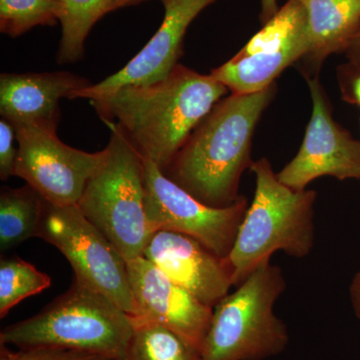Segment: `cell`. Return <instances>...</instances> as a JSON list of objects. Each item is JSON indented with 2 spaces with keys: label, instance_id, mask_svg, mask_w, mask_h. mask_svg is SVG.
Masks as SVG:
<instances>
[{
  "label": "cell",
  "instance_id": "cell-1",
  "mask_svg": "<svg viewBox=\"0 0 360 360\" xmlns=\"http://www.w3.org/2000/svg\"><path fill=\"white\" fill-rule=\"evenodd\" d=\"M227 91L212 75L179 63L155 84L122 87L90 103L103 122H115L141 156L165 172Z\"/></svg>",
  "mask_w": 360,
  "mask_h": 360
},
{
  "label": "cell",
  "instance_id": "cell-2",
  "mask_svg": "<svg viewBox=\"0 0 360 360\" xmlns=\"http://www.w3.org/2000/svg\"><path fill=\"white\" fill-rule=\"evenodd\" d=\"M276 84L262 91L232 94L215 104L180 148L165 174L212 207H227L241 198L239 182L251 167L255 127L276 94Z\"/></svg>",
  "mask_w": 360,
  "mask_h": 360
},
{
  "label": "cell",
  "instance_id": "cell-3",
  "mask_svg": "<svg viewBox=\"0 0 360 360\" xmlns=\"http://www.w3.org/2000/svg\"><path fill=\"white\" fill-rule=\"evenodd\" d=\"M255 191L226 262L238 288L276 251L304 258L314 250L316 191H295L277 177L266 158L253 161Z\"/></svg>",
  "mask_w": 360,
  "mask_h": 360
},
{
  "label": "cell",
  "instance_id": "cell-4",
  "mask_svg": "<svg viewBox=\"0 0 360 360\" xmlns=\"http://www.w3.org/2000/svg\"><path fill=\"white\" fill-rule=\"evenodd\" d=\"M134 333L131 315L75 277L70 290L39 314L2 329L0 345L63 348L125 360Z\"/></svg>",
  "mask_w": 360,
  "mask_h": 360
},
{
  "label": "cell",
  "instance_id": "cell-5",
  "mask_svg": "<svg viewBox=\"0 0 360 360\" xmlns=\"http://www.w3.org/2000/svg\"><path fill=\"white\" fill-rule=\"evenodd\" d=\"M285 290L281 267L270 262L258 267L215 305L201 360H265L283 354L290 335L274 305Z\"/></svg>",
  "mask_w": 360,
  "mask_h": 360
},
{
  "label": "cell",
  "instance_id": "cell-6",
  "mask_svg": "<svg viewBox=\"0 0 360 360\" xmlns=\"http://www.w3.org/2000/svg\"><path fill=\"white\" fill-rule=\"evenodd\" d=\"M103 122L110 130L105 158L77 205L129 260L142 257L155 234L146 217L143 160L115 122Z\"/></svg>",
  "mask_w": 360,
  "mask_h": 360
},
{
  "label": "cell",
  "instance_id": "cell-7",
  "mask_svg": "<svg viewBox=\"0 0 360 360\" xmlns=\"http://www.w3.org/2000/svg\"><path fill=\"white\" fill-rule=\"evenodd\" d=\"M37 238L65 255L75 278L103 293L131 316L134 314L127 259L78 205L46 202Z\"/></svg>",
  "mask_w": 360,
  "mask_h": 360
},
{
  "label": "cell",
  "instance_id": "cell-8",
  "mask_svg": "<svg viewBox=\"0 0 360 360\" xmlns=\"http://www.w3.org/2000/svg\"><path fill=\"white\" fill-rule=\"evenodd\" d=\"M146 217L153 232L169 231L200 241L219 257L231 253L248 200L241 195L227 207H212L182 188L153 161L143 158Z\"/></svg>",
  "mask_w": 360,
  "mask_h": 360
},
{
  "label": "cell",
  "instance_id": "cell-9",
  "mask_svg": "<svg viewBox=\"0 0 360 360\" xmlns=\"http://www.w3.org/2000/svg\"><path fill=\"white\" fill-rule=\"evenodd\" d=\"M309 49L307 16L297 0H288L231 60L210 75L232 94L262 91Z\"/></svg>",
  "mask_w": 360,
  "mask_h": 360
},
{
  "label": "cell",
  "instance_id": "cell-10",
  "mask_svg": "<svg viewBox=\"0 0 360 360\" xmlns=\"http://www.w3.org/2000/svg\"><path fill=\"white\" fill-rule=\"evenodd\" d=\"M14 129L18 155L13 176L25 180L52 205H77L87 182L103 163L105 149L86 153L68 146L52 130L30 125Z\"/></svg>",
  "mask_w": 360,
  "mask_h": 360
},
{
  "label": "cell",
  "instance_id": "cell-11",
  "mask_svg": "<svg viewBox=\"0 0 360 360\" xmlns=\"http://www.w3.org/2000/svg\"><path fill=\"white\" fill-rule=\"evenodd\" d=\"M312 115L297 155L277 174L295 191H304L322 176L360 180V141L333 120L330 104L319 78L307 77Z\"/></svg>",
  "mask_w": 360,
  "mask_h": 360
},
{
  "label": "cell",
  "instance_id": "cell-12",
  "mask_svg": "<svg viewBox=\"0 0 360 360\" xmlns=\"http://www.w3.org/2000/svg\"><path fill=\"white\" fill-rule=\"evenodd\" d=\"M136 322L165 326L201 352L213 309L144 257L127 260Z\"/></svg>",
  "mask_w": 360,
  "mask_h": 360
},
{
  "label": "cell",
  "instance_id": "cell-13",
  "mask_svg": "<svg viewBox=\"0 0 360 360\" xmlns=\"http://www.w3.org/2000/svg\"><path fill=\"white\" fill-rule=\"evenodd\" d=\"M165 18L155 34L124 68L103 82L71 94L70 99L97 101L124 86L149 85L163 79L179 65L187 28L217 0H160Z\"/></svg>",
  "mask_w": 360,
  "mask_h": 360
},
{
  "label": "cell",
  "instance_id": "cell-14",
  "mask_svg": "<svg viewBox=\"0 0 360 360\" xmlns=\"http://www.w3.org/2000/svg\"><path fill=\"white\" fill-rule=\"evenodd\" d=\"M142 257L210 307L224 300L233 286L226 258L186 234L156 231Z\"/></svg>",
  "mask_w": 360,
  "mask_h": 360
},
{
  "label": "cell",
  "instance_id": "cell-15",
  "mask_svg": "<svg viewBox=\"0 0 360 360\" xmlns=\"http://www.w3.org/2000/svg\"><path fill=\"white\" fill-rule=\"evenodd\" d=\"M91 84L68 71L1 73L0 115L13 127L30 125L56 131L61 120L60 101Z\"/></svg>",
  "mask_w": 360,
  "mask_h": 360
},
{
  "label": "cell",
  "instance_id": "cell-16",
  "mask_svg": "<svg viewBox=\"0 0 360 360\" xmlns=\"http://www.w3.org/2000/svg\"><path fill=\"white\" fill-rule=\"evenodd\" d=\"M307 11L309 49L317 70L330 54L347 51L360 25V0H297Z\"/></svg>",
  "mask_w": 360,
  "mask_h": 360
},
{
  "label": "cell",
  "instance_id": "cell-17",
  "mask_svg": "<svg viewBox=\"0 0 360 360\" xmlns=\"http://www.w3.org/2000/svg\"><path fill=\"white\" fill-rule=\"evenodd\" d=\"M46 201L34 188L4 186L0 193V248L11 250L37 236Z\"/></svg>",
  "mask_w": 360,
  "mask_h": 360
},
{
  "label": "cell",
  "instance_id": "cell-18",
  "mask_svg": "<svg viewBox=\"0 0 360 360\" xmlns=\"http://www.w3.org/2000/svg\"><path fill=\"white\" fill-rule=\"evenodd\" d=\"M63 6L59 22L61 37L58 65L75 63L84 58L85 41L97 21L110 13L112 0H59Z\"/></svg>",
  "mask_w": 360,
  "mask_h": 360
},
{
  "label": "cell",
  "instance_id": "cell-19",
  "mask_svg": "<svg viewBox=\"0 0 360 360\" xmlns=\"http://www.w3.org/2000/svg\"><path fill=\"white\" fill-rule=\"evenodd\" d=\"M134 323L125 360H201L200 350L170 329L149 322Z\"/></svg>",
  "mask_w": 360,
  "mask_h": 360
},
{
  "label": "cell",
  "instance_id": "cell-20",
  "mask_svg": "<svg viewBox=\"0 0 360 360\" xmlns=\"http://www.w3.org/2000/svg\"><path fill=\"white\" fill-rule=\"evenodd\" d=\"M51 278L30 262L18 257L2 258L0 262V316L25 298L49 288Z\"/></svg>",
  "mask_w": 360,
  "mask_h": 360
},
{
  "label": "cell",
  "instance_id": "cell-21",
  "mask_svg": "<svg viewBox=\"0 0 360 360\" xmlns=\"http://www.w3.org/2000/svg\"><path fill=\"white\" fill-rule=\"evenodd\" d=\"M61 13L59 0H0V32L15 39L37 26L56 25Z\"/></svg>",
  "mask_w": 360,
  "mask_h": 360
},
{
  "label": "cell",
  "instance_id": "cell-22",
  "mask_svg": "<svg viewBox=\"0 0 360 360\" xmlns=\"http://www.w3.org/2000/svg\"><path fill=\"white\" fill-rule=\"evenodd\" d=\"M0 360H110L101 355L54 347L20 348L18 352L0 345Z\"/></svg>",
  "mask_w": 360,
  "mask_h": 360
},
{
  "label": "cell",
  "instance_id": "cell-23",
  "mask_svg": "<svg viewBox=\"0 0 360 360\" xmlns=\"http://www.w3.org/2000/svg\"><path fill=\"white\" fill-rule=\"evenodd\" d=\"M16 132L11 122L6 118L0 120V179L13 176L18 148H15Z\"/></svg>",
  "mask_w": 360,
  "mask_h": 360
},
{
  "label": "cell",
  "instance_id": "cell-24",
  "mask_svg": "<svg viewBox=\"0 0 360 360\" xmlns=\"http://www.w3.org/2000/svg\"><path fill=\"white\" fill-rule=\"evenodd\" d=\"M349 298L354 314L360 321V270L354 274L350 283Z\"/></svg>",
  "mask_w": 360,
  "mask_h": 360
},
{
  "label": "cell",
  "instance_id": "cell-25",
  "mask_svg": "<svg viewBox=\"0 0 360 360\" xmlns=\"http://www.w3.org/2000/svg\"><path fill=\"white\" fill-rule=\"evenodd\" d=\"M278 0H262L260 20L264 23L269 21L278 11Z\"/></svg>",
  "mask_w": 360,
  "mask_h": 360
},
{
  "label": "cell",
  "instance_id": "cell-26",
  "mask_svg": "<svg viewBox=\"0 0 360 360\" xmlns=\"http://www.w3.org/2000/svg\"><path fill=\"white\" fill-rule=\"evenodd\" d=\"M347 51L350 54V58L354 61L355 65H360V25L354 34V39L348 45Z\"/></svg>",
  "mask_w": 360,
  "mask_h": 360
},
{
  "label": "cell",
  "instance_id": "cell-27",
  "mask_svg": "<svg viewBox=\"0 0 360 360\" xmlns=\"http://www.w3.org/2000/svg\"><path fill=\"white\" fill-rule=\"evenodd\" d=\"M143 1H146V0H112V4H111L110 7V13L111 11L123 8V7L136 6V4H141V2Z\"/></svg>",
  "mask_w": 360,
  "mask_h": 360
},
{
  "label": "cell",
  "instance_id": "cell-28",
  "mask_svg": "<svg viewBox=\"0 0 360 360\" xmlns=\"http://www.w3.org/2000/svg\"><path fill=\"white\" fill-rule=\"evenodd\" d=\"M352 94L355 103L360 105V75L357 77L352 82Z\"/></svg>",
  "mask_w": 360,
  "mask_h": 360
}]
</instances>
